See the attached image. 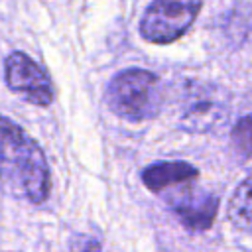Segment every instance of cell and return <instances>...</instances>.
Wrapping results in <instances>:
<instances>
[{
	"mask_svg": "<svg viewBox=\"0 0 252 252\" xmlns=\"http://www.w3.org/2000/svg\"><path fill=\"white\" fill-rule=\"evenodd\" d=\"M0 187L41 205L49 197L51 175L43 150L14 120L0 114Z\"/></svg>",
	"mask_w": 252,
	"mask_h": 252,
	"instance_id": "cell-1",
	"label": "cell"
},
{
	"mask_svg": "<svg viewBox=\"0 0 252 252\" xmlns=\"http://www.w3.org/2000/svg\"><path fill=\"white\" fill-rule=\"evenodd\" d=\"M106 104L114 114L132 122L154 118L161 108L158 75L146 69H126L118 73L106 89Z\"/></svg>",
	"mask_w": 252,
	"mask_h": 252,
	"instance_id": "cell-2",
	"label": "cell"
},
{
	"mask_svg": "<svg viewBox=\"0 0 252 252\" xmlns=\"http://www.w3.org/2000/svg\"><path fill=\"white\" fill-rule=\"evenodd\" d=\"M201 0H152L146 8L140 33L150 43H171L195 22Z\"/></svg>",
	"mask_w": 252,
	"mask_h": 252,
	"instance_id": "cell-3",
	"label": "cell"
},
{
	"mask_svg": "<svg viewBox=\"0 0 252 252\" xmlns=\"http://www.w3.org/2000/svg\"><path fill=\"white\" fill-rule=\"evenodd\" d=\"M4 79L10 91L18 93L32 104L49 106L53 102L55 93L49 75L39 63L22 51H14L6 57Z\"/></svg>",
	"mask_w": 252,
	"mask_h": 252,
	"instance_id": "cell-4",
	"label": "cell"
},
{
	"mask_svg": "<svg viewBox=\"0 0 252 252\" xmlns=\"http://www.w3.org/2000/svg\"><path fill=\"white\" fill-rule=\"evenodd\" d=\"M179 108L181 126L193 132L215 128L226 114V104L220 93L215 87L201 83H193L183 91Z\"/></svg>",
	"mask_w": 252,
	"mask_h": 252,
	"instance_id": "cell-5",
	"label": "cell"
},
{
	"mask_svg": "<svg viewBox=\"0 0 252 252\" xmlns=\"http://www.w3.org/2000/svg\"><path fill=\"white\" fill-rule=\"evenodd\" d=\"M169 205L173 213L181 219V222L191 230H207L215 222L219 211L217 195L193 187L173 195L169 199Z\"/></svg>",
	"mask_w": 252,
	"mask_h": 252,
	"instance_id": "cell-6",
	"label": "cell"
},
{
	"mask_svg": "<svg viewBox=\"0 0 252 252\" xmlns=\"http://www.w3.org/2000/svg\"><path fill=\"white\" fill-rule=\"evenodd\" d=\"M197 175H199L197 167L191 165L189 161L169 159V161H156V163L148 165L142 171V181L150 191L159 193L169 187L185 185V183L197 179Z\"/></svg>",
	"mask_w": 252,
	"mask_h": 252,
	"instance_id": "cell-7",
	"label": "cell"
},
{
	"mask_svg": "<svg viewBox=\"0 0 252 252\" xmlns=\"http://www.w3.org/2000/svg\"><path fill=\"white\" fill-rule=\"evenodd\" d=\"M228 220L238 230L252 234V175L234 189L228 201Z\"/></svg>",
	"mask_w": 252,
	"mask_h": 252,
	"instance_id": "cell-8",
	"label": "cell"
},
{
	"mask_svg": "<svg viewBox=\"0 0 252 252\" xmlns=\"http://www.w3.org/2000/svg\"><path fill=\"white\" fill-rule=\"evenodd\" d=\"M230 138H232V142H234V146L240 154H244L248 158L252 156V112L242 116L234 124V128L230 132Z\"/></svg>",
	"mask_w": 252,
	"mask_h": 252,
	"instance_id": "cell-9",
	"label": "cell"
},
{
	"mask_svg": "<svg viewBox=\"0 0 252 252\" xmlns=\"http://www.w3.org/2000/svg\"><path fill=\"white\" fill-rule=\"evenodd\" d=\"M75 252H102V246L96 238L87 236V238H81V244L75 242Z\"/></svg>",
	"mask_w": 252,
	"mask_h": 252,
	"instance_id": "cell-10",
	"label": "cell"
}]
</instances>
